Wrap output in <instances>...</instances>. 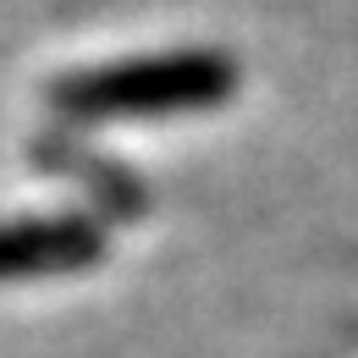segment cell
I'll use <instances>...</instances> for the list:
<instances>
[{
    "instance_id": "1",
    "label": "cell",
    "mask_w": 358,
    "mask_h": 358,
    "mask_svg": "<svg viewBox=\"0 0 358 358\" xmlns=\"http://www.w3.org/2000/svg\"><path fill=\"white\" fill-rule=\"evenodd\" d=\"M243 83L237 55L210 45L155 50L127 61L72 66L45 89L50 110L72 127H105V122H160V116H193L226 105Z\"/></svg>"
},
{
    "instance_id": "2",
    "label": "cell",
    "mask_w": 358,
    "mask_h": 358,
    "mask_svg": "<svg viewBox=\"0 0 358 358\" xmlns=\"http://www.w3.org/2000/svg\"><path fill=\"white\" fill-rule=\"evenodd\" d=\"M105 259V226L94 215H17L0 221V281L78 275Z\"/></svg>"
}]
</instances>
